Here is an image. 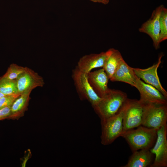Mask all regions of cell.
Segmentation results:
<instances>
[{"label":"cell","mask_w":167,"mask_h":167,"mask_svg":"<svg viewBox=\"0 0 167 167\" xmlns=\"http://www.w3.org/2000/svg\"><path fill=\"white\" fill-rule=\"evenodd\" d=\"M150 151L155 158L151 167L167 166V125L165 124L157 131L155 144Z\"/></svg>","instance_id":"obj_7"},{"label":"cell","mask_w":167,"mask_h":167,"mask_svg":"<svg viewBox=\"0 0 167 167\" xmlns=\"http://www.w3.org/2000/svg\"><path fill=\"white\" fill-rule=\"evenodd\" d=\"M88 81L96 94L101 98L104 96L109 88V78L103 68L90 71L87 74Z\"/></svg>","instance_id":"obj_13"},{"label":"cell","mask_w":167,"mask_h":167,"mask_svg":"<svg viewBox=\"0 0 167 167\" xmlns=\"http://www.w3.org/2000/svg\"><path fill=\"white\" fill-rule=\"evenodd\" d=\"M127 98L124 92L109 88L93 108L101 119L107 118L117 113Z\"/></svg>","instance_id":"obj_2"},{"label":"cell","mask_w":167,"mask_h":167,"mask_svg":"<svg viewBox=\"0 0 167 167\" xmlns=\"http://www.w3.org/2000/svg\"><path fill=\"white\" fill-rule=\"evenodd\" d=\"M15 95H5L0 98V109L11 106L15 100L19 96Z\"/></svg>","instance_id":"obj_21"},{"label":"cell","mask_w":167,"mask_h":167,"mask_svg":"<svg viewBox=\"0 0 167 167\" xmlns=\"http://www.w3.org/2000/svg\"><path fill=\"white\" fill-rule=\"evenodd\" d=\"M109 52V49L105 52L84 55L79 59L76 67L80 71L87 74L93 69L103 67Z\"/></svg>","instance_id":"obj_12"},{"label":"cell","mask_w":167,"mask_h":167,"mask_svg":"<svg viewBox=\"0 0 167 167\" xmlns=\"http://www.w3.org/2000/svg\"><path fill=\"white\" fill-rule=\"evenodd\" d=\"M133 152L127 164L123 167H150L153 162V154L150 149H141Z\"/></svg>","instance_id":"obj_15"},{"label":"cell","mask_w":167,"mask_h":167,"mask_svg":"<svg viewBox=\"0 0 167 167\" xmlns=\"http://www.w3.org/2000/svg\"><path fill=\"white\" fill-rule=\"evenodd\" d=\"M18 91L20 95L26 92H31L35 88L43 87V79L32 69L25 67L24 71L16 79Z\"/></svg>","instance_id":"obj_10"},{"label":"cell","mask_w":167,"mask_h":167,"mask_svg":"<svg viewBox=\"0 0 167 167\" xmlns=\"http://www.w3.org/2000/svg\"><path fill=\"white\" fill-rule=\"evenodd\" d=\"M11 106L7 107L0 109V120L11 117Z\"/></svg>","instance_id":"obj_22"},{"label":"cell","mask_w":167,"mask_h":167,"mask_svg":"<svg viewBox=\"0 0 167 167\" xmlns=\"http://www.w3.org/2000/svg\"><path fill=\"white\" fill-rule=\"evenodd\" d=\"M134 87L140 94V101L144 103L167 104V98L156 88L136 77Z\"/></svg>","instance_id":"obj_8"},{"label":"cell","mask_w":167,"mask_h":167,"mask_svg":"<svg viewBox=\"0 0 167 167\" xmlns=\"http://www.w3.org/2000/svg\"><path fill=\"white\" fill-rule=\"evenodd\" d=\"M160 26L159 41L161 43L167 39V9L163 5L160 15Z\"/></svg>","instance_id":"obj_19"},{"label":"cell","mask_w":167,"mask_h":167,"mask_svg":"<svg viewBox=\"0 0 167 167\" xmlns=\"http://www.w3.org/2000/svg\"><path fill=\"white\" fill-rule=\"evenodd\" d=\"M163 56L162 54H160L157 62L148 68L142 69L133 68V69L138 78L142 79L145 83L155 87L167 99V92L162 87L157 73V70L161 63Z\"/></svg>","instance_id":"obj_9"},{"label":"cell","mask_w":167,"mask_h":167,"mask_svg":"<svg viewBox=\"0 0 167 167\" xmlns=\"http://www.w3.org/2000/svg\"><path fill=\"white\" fill-rule=\"evenodd\" d=\"M92 1L94 2H99L104 4H107L108 2L106 0H91Z\"/></svg>","instance_id":"obj_23"},{"label":"cell","mask_w":167,"mask_h":167,"mask_svg":"<svg viewBox=\"0 0 167 167\" xmlns=\"http://www.w3.org/2000/svg\"><path fill=\"white\" fill-rule=\"evenodd\" d=\"M107 1L109 2V0H106Z\"/></svg>","instance_id":"obj_25"},{"label":"cell","mask_w":167,"mask_h":167,"mask_svg":"<svg viewBox=\"0 0 167 167\" xmlns=\"http://www.w3.org/2000/svg\"><path fill=\"white\" fill-rule=\"evenodd\" d=\"M31 92H25L20 95L11 106V117L21 113L25 109L29 100Z\"/></svg>","instance_id":"obj_17"},{"label":"cell","mask_w":167,"mask_h":167,"mask_svg":"<svg viewBox=\"0 0 167 167\" xmlns=\"http://www.w3.org/2000/svg\"><path fill=\"white\" fill-rule=\"evenodd\" d=\"M109 54L103 67L109 79L112 76L123 58L121 54L118 50L109 49Z\"/></svg>","instance_id":"obj_16"},{"label":"cell","mask_w":167,"mask_h":167,"mask_svg":"<svg viewBox=\"0 0 167 167\" xmlns=\"http://www.w3.org/2000/svg\"><path fill=\"white\" fill-rule=\"evenodd\" d=\"M143 103L141 125L157 130L167 124V104Z\"/></svg>","instance_id":"obj_4"},{"label":"cell","mask_w":167,"mask_h":167,"mask_svg":"<svg viewBox=\"0 0 167 167\" xmlns=\"http://www.w3.org/2000/svg\"><path fill=\"white\" fill-rule=\"evenodd\" d=\"M136 77L133 68L130 66L122 58L110 79L112 82H124L134 87Z\"/></svg>","instance_id":"obj_14"},{"label":"cell","mask_w":167,"mask_h":167,"mask_svg":"<svg viewBox=\"0 0 167 167\" xmlns=\"http://www.w3.org/2000/svg\"><path fill=\"white\" fill-rule=\"evenodd\" d=\"M143 106L144 103L139 100L127 98L125 102L122 134L141 125Z\"/></svg>","instance_id":"obj_5"},{"label":"cell","mask_w":167,"mask_h":167,"mask_svg":"<svg viewBox=\"0 0 167 167\" xmlns=\"http://www.w3.org/2000/svg\"><path fill=\"white\" fill-rule=\"evenodd\" d=\"M136 128L126 131L121 136L126 141L133 152L150 149L156 141L157 130L142 125Z\"/></svg>","instance_id":"obj_1"},{"label":"cell","mask_w":167,"mask_h":167,"mask_svg":"<svg viewBox=\"0 0 167 167\" xmlns=\"http://www.w3.org/2000/svg\"><path fill=\"white\" fill-rule=\"evenodd\" d=\"M0 92L5 95L19 96L16 80H10L0 77Z\"/></svg>","instance_id":"obj_18"},{"label":"cell","mask_w":167,"mask_h":167,"mask_svg":"<svg viewBox=\"0 0 167 167\" xmlns=\"http://www.w3.org/2000/svg\"><path fill=\"white\" fill-rule=\"evenodd\" d=\"M4 96H5L1 92H0V98H1L2 97Z\"/></svg>","instance_id":"obj_24"},{"label":"cell","mask_w":167,"mask_h":167,"mask_svg":"<svg viewBox=\"0 0 167 167\" xmlns=\"http://www.w3.org/2000/svg\"><path fill=\"white\" fill-rule=\"evenodd\" d=\"M125 102L115 114L108 118L101 119V138L102 144L107 145L111 144L122 135Z\"/></svg>","instance_id":"obj_3"},{"label":"cell","mask_w":167,"mask_h":167,"mask_svg":"<svg viewBox=\"0 0 167 167\" xmlns=\"http://www.w3.org/2000/svg\"><path fill=\"white\" fill-rule=\"evenodd\" d=\"M26 67L12 64L9 67L6 73L2 77V78L10 80L16 79L25 70Z\"/></svg>","instance_id":"obj_20"},{"label":"cell","mask_w":167,"mask_h":167,"mask_svg":"<svg viewBox=\"0 0 167 167\" xmlns=\"http://www.w3.org/2000/svg\"><path fill=\"white\" fill-rule=\"evenodd\" d=\"M72 77L77 91L81 99L88 100L93 107L101 98L95 92L89 83L87 74L80 71L76 67L72 71Z\"/></svg>","instance_id":"obj_6"},{"label":"cell","mask_w":167,"mask_h":167,"mask_svg":"<svg viewBox=\"0 0 167 167\" xmlns=\"http://www.w3.org/2000/svg\"><path fill=\"white\" fill-rule=\"evenodd\" d=\"M163 6L161 5L156 8L149 19L143 23L139 29V32L147 34L151 38L156 49L160 46V17Z\"/></svg>","instance_id":"obj_11"}]
</instances>
